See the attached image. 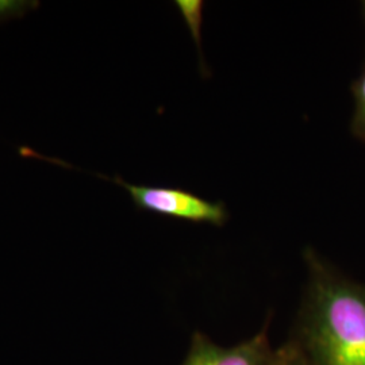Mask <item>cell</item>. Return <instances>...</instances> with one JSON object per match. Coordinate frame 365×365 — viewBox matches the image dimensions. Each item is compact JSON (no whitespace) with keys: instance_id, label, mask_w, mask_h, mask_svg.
Wrapping results in <instances>:
<instances>
[{"instance_id":"6da1fadb","label":"cell","mask_w":365,"mask_h":365,"mask_svg":"<svg viewBox=\"0 0 365 365\" xmlns=\"http://www.w3.org/2000/svg\"><path fill=\"white\" fill-rule=\"evenodd\" d=\"M309 282L292 339L314 365H365V286L339 274L312 248Z\"/></svg>"},{"instance_id":"7a4b0ae2","label":"cell","mask_w":365,"mask_h":365,"mask_svg":"<svg viewBox=\"0 0 365 365\" xmlns=\"http://www.w3.org/2000/svg\"><path fill=\"white\" fill-rule=\"evenodd\" d=\"M115 182L123 185L137 207L145 211L211 226H223L229 218L222 202H211L182 188L135 185L120 179Z\"/></svg>"},{"instance_id":"3957f363","label":"cell","mask_w":365,"mask_h":365,"mask_svg":"<svg viewBox=\"0 0 365 365\" xmlns=\"http://www.w3.org/2000/svg\"><path fill=\"white\" fill-rule=\"evenodd\" d=\"M268 322L256 336L225 348L195 331L182 365H271L274 349L268 339Z\"/></svg>"},{"instance_id":"277c9868","label":"cell","mask_w":365,"mask_h":365,"mask_svg":"<svg viewBox=\"0 0 365 365\" xmlns=\"http://www.w3.org/2000/svg\"><path fill=\"white\" fill-rule=\"evenodd\" d=\"M354 113L351 122L353 135L365 143V69L352 86Z\"/></svg>"},{"instance_id":"5b68a950","label":"cell","mask_w":365,"mask_h":365,"mask_svg":"<svg viewBox=\"0 0 365 365\" xmlns=\"http://www.w3.org/2000/svg\"><path fill=\"white\" fill-rule=\"evenodd\" d=\"M178 9L180 10L182 18L190 27L191 36L197 45L200 53V26H202V16H203V1L200 0H178Z\"/></svg>"},{"instance_id":"8992f818","label":"cell","mask_w":365,"mask_h":365,"mask_svg":"<svg viewBox=\"0 0 365 365\" xmlns=\"http://www.w3.org/2000/svg\"><path fill=\"white\" fill-rule=\"evenodd\" d=\"M271 365H314L303 352L299 344L294 339L274 349V360Z\"/></svg>"},{"instance_id":"52a82bcc","label":"cell","mask_w":365,"mask_h":365,"mask_svg":"<svg viewBox=\"0 0 365 365\" xmlns=\"http://www.w3.org/2000/svg\"><path fill=\"white\" fill-rule=\"evenodd\" d=\"M22 7V3L13 0H0V16H6L15 13Z\"/></svg>"},{"instance_id":"ba28073f","label":"cell","mask_w":365,"mask_h":365,"mask_svg":"<svg viewBox=\"0 0 365 365\" xmlns=\"http://www.w3.org/2000/svg\"><path fill=\"white\" fill-rule=\"evenodd\" d=\"M363 4H364V15H365V1H364V3H363Z\"/></svg>"}]
</instances>
